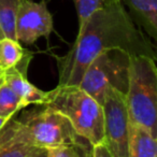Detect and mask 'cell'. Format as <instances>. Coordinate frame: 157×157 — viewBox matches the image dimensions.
Wrapping results in <instances>:
<instances>
[{
  "instance_id": "1",
  "label": "cell",
  "mask_w": 157,
  "mask_h": 157,
  "mask_svg": "<svg viewBox=\"0 0 157 157\" xmlns=\"http://www.w3.org/2000/svg\"><path fill=\"white\" fill-rule=\"evenodd\" d=\"M120 48L131 55L151 56L150 43L121 0H108L92 14L73 46L59 61V85L78 86L85 69L102 51Z\"/></svg>"
},
{
  "instance_id": "2",
  "label": "cell",
  "mask_w": 157,
  "mask_h": 157,
  "mask_svg": "<svg viewBox=\"0 0 157 157\" xmlns=\"http://www.w3.org/2000/svg\"><path fill=\"white\" fill-rule=\"evenodd\" d=\"M125 97L131 124L157 139V69L152 56L131 55Z\"/></svg>"
},
{
  "instance_id": "3",
  "label": "cell",
  "mask_w": 157,
  "mask_h": 157,
  "mask_svg": "<svg viewBox=\"0 0 157 157\" xmlns=\"http://www.w3.org/2000/svg\"><path fill=\"white\" fill-rule=\"evenodd\" d=\"M48 105L63 113L75 132L92 145L105 141L102 105L78 86H60L48 92Z\"/></svg>"
},
{
  "instance_id": "4",
  "label": "cell",
  "mask_w": 157,
  "mask_h": 157,
  "mask_svg": "<svg viewBox=\"0 0 157 157\" xmlns=\"http://www.w3.org/2000/svg\"><path fill=\"white\" fill-rule=\"evenodd\" d=\"M131 54L120 48L99 53L85 69L78 84L100 105H103L107 88L112 86L126 94Z\"/></svg>"
},
{
  "instance_id": "5",
  "label": "cell",
  "mask_w": 157,
  "mask_h": 157,
  "mask_svg": "<svg viewBox=\"0 0 157 157\" xmlns=\"http://www.w3.org/2000/svg\"><path fill=\"white\" fill-rule=\"evenodd\" d=\"M28 111L18 118L37 147L53 148L75 145L81 137L75 132L70 121L51 105Z\"/></svg>"
},
{
  "instance_id": "6",
  "label": "cell",
  "mask_w": 157,
  "mask_h": 157,
  "mask_svg": "<svg viewBox=\"0 0 157 157\" xmlns=\"http://www.w3.org/2000/svg\"><path fill=\"white\" fill-rule=\"evenodd\" d=\"M105 143L113 157H128L130 121L125 94L112 86L107 88L103 101Z\"/></svg>"
},
{
  "instance_id": "7",
  "label": "cell",
  "mask_w": 157,
  "mask_h": 157,
  "mask_svg": "<svg viewBox=\"0 0 157 157\" xmlns=\"http://www.w3.org/2000/svg\"><path fill=\"white\" fill-rule=\"evenodd\" d=\"M53 31V17L44 1L23 0L15 23L16 40L33 44L39 38H48Z\"/></svg>"
},
{
  "instance_id": "8",
  "label": "cell",
  "mask_w": 157,
  "mask_h": 157,
  "mask_svg": "<svg viewBox=\"0 0 157 157\" xmlns=\"http://www.w3.org/2000/svg\"><path fill=\"white\" fill-rule=\"evenodd\" d=\"M31 55L29 53L16 67L2 71V81L17 95L25 108L30 105H45L48 101V92H43L27 80V67Z\"/></svg>"
},
{
  "instance_id": "9",
  "label": "cell",
  "mask_w": 157,
  "mask_h": 157,
  "mask_svg": "<svg viewBox=\"0 0 157 157\" xmlns=\"http://www.w3.org/2000/svg\"><path fill=\"white\" fill-rule=\"evenodd\" d=\"M37 146L18 120H9L0 130V157H27Z\"/></svg>"
},
{
  "instance_id": "10",
  "label": "cell",
  "mask_w": 157,
  "mask_h": 157,
  "mask_svg": "<svg viewBox=\"0 0 157 157\" xmlns=\"http://www.w3.org/2000/svg\"><path fill=\"white\" fill-rule=\"evenodd\" d=\"M129 9L132 21L141 26L148 36L157 38V0H121Z\"/></svg>"
},
{
  "instance_id": "11",
  "label": "cell",
  "mask_w": 157,
  "mask_h": 157,
  "mask_svg": "<svg viewBox=\"0 0 157 157\" xmlns=\"http://www.w3.org/2000/svg\"><path fill=\"white\" fill-rule=\"evenodd\" d=\"M128 157H157V139L143 127L131 123Z\"/></svg>"
},
{
  "instance_id": "12",
  "label": "cell",
  "mask_w": 157,
  "mask_h": 157,
  "mask_svg": "<svg viewBox=\"0 0 157 157\" xmlns=\"http://www.w3.org/2000/svg\"><path fill=\"white\" fill-rule=\"evenodd\" d=\"M28 54L17 40L5 37L0 39V69L2 71L16 67Z\"/></svg>"
},
{
  "instance_id": "13",
  "label": "cell",
  "mask_w": 157,
  "mask_h": 157,
  "mask_svg": "<svg viewBox=\"0 0 157 157\" xmlns=\"http://www.w3.org/2000/svg\"><path fill=\"white\" fill-rule=\"evenodd\" d=\"M23 0H0V30L3 37L16 40L15 23Z\"/></svg>"
},
{
  "instance_id": "14",
  "label": "cell",
  "mask_w": 157,
  "mask_h": 157,
  "mask_svg": "<svg viewBox=\"0 0 157 157\" xmlns=\"http://www.w3.org/2000/svg\"><path fill=\"white\" fill-rule=\"evenodd\" d=\"M21 98L5 83L0 84V117L11 120L20 110L24 109Z\"/></svg>"
},
{
  "instance_id": "15",
  "label": "cell",
  "mask_w": 157,
  "mask_h": 157,
  "mask_svg": "<svg viewBox=\"0 0 157 157\" xmlns=\"http://www.w3.org/2000/svg\"><path fill=\"white\" fill-rule=\"evenodd\" d=\"M108 0H74L78 17V33L83 30L84 26L94 12L101 9Z\"/></svg>"
},
{
  "instance_id": "16",
  "label": "cell",
  "mask_w": 157,
  "mask_h": 157,
  "mask_svg": "<svg viewBox=\"0 0 157 157\" xmlns=\"http://www.w3.org/2000/svg\"><path fill=\"white\" fill-rule=\"evenodd\" d=\"M48 157H76L74 145H63L58 147L48 148Z\"/></svg>"
},
{
  "instance_id": "17",
  "label": "cell",
  "mask_w": 157,
  "mask_h": 157,
  "mask_svg": "<svg viewBox=\"0 0 157 157\" xmlns=\"http://www.w3.org/2000/svg\"><path fill=\"white\" fill-rule=\"evenodd\" d=\"M76 157H93L92 154V144L85 139L81 138L80 141L75 144Z\"/></svg>"
},
{
  "instance_id": "18",
  "label": "cell",
  "mask_w": 157,
  "mask_h": 157,
  "mask_svg": "<svg viewBox=\"0 0 157 157\" xmlns=\"http://www.w3.org/2000/svg\"><path fill=\"white\" fill-rule=\"evenodd\" d=\"M92 154L93 157H113L105 142H101V143H98L96 145H93Z\"/></svg>"
},
{
  "instance_id": "19",
  "label": "cell",
  "mask_w": 157,
  "mask_h": 157,
  "mask_svg": "<svg viewBox=\"0 0 157 157\" xmlns=\"http://www.w3.org/2000/svg\"><path fill=\"white\" fill-rule=\"evenodd\" d=\"M27 157H48V148L37 147L30 153Z\"/></svg>"
},
{
  "instance_id": "20",
  "label": "cell",
  "mask_w": 157,
  "mask_h": 157,
  "mask_svg": "<svg viewBox=\"0 0 157 157\" xmlns=\"http://www.w3.org/2000/svg\"><path fill=\"white\" fill-rule=\"evenodd\" d=\"M9 120H6V118H3V117H0V130L3 128V126H5L6 124H7V122Z\"/></svg>"
},
{
  "instance_id": "21",
  "label": "cell",
  "mask_w": 157,
  "mask_h": 157,
  "mask_svg": "<svg viewBox=\"0 0 157 157\" xmlns=\"http://www.w3.org/2000/svg\"><path fill=\"white\" fill-rule=\"evenodd\" d=\"M1 38H3V35H2V33H1V30H0V39Z\"/></svg>"
},
{
  "instance_id": "22",
  "label": "cell",
  "mask_w": 157,
  "mask_h": 157,
  "mask_svg": "<svg viewBox=\"0 0 157 157\" xmlns=\"http://www.w3.org/2000/svg\"><path fill=\"white\" fill-rule=\"evenodd\" d=\"M1 82H2V74H1V76H0V84H1Z\"/></svg>"
},
{
  "instance_id": "23",
  "label": "cell",
  "mask_w": 157,
  "mask_h": 157,
  "mask_svg": "<svg viewBox=\"0 0 157 157\" xmlns=\"http://www.w3.org/2000/svg\"><path fill=\"white\" fill-rule=\"evenodd\" d=\"M1 74H2V70L0 69V76H1Z\"/></svg>"
}]
</instances>
